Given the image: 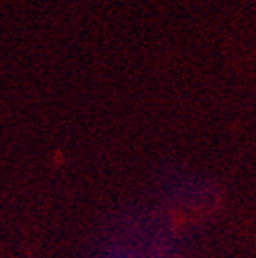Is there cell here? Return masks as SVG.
Wrapping results in <instances>:
<instances>
[{
    "mask_svg": "<svg viewBox=\"0 0 256 258\" xmlns=\"http://www.w3.org/2000/svg\"><path fill=\"white\" fill-rule=\"evenodd\" d=\"M184 231L161 205H136L108 219L86 258H183Z\"/></svg>",
    "mask_w": 256,
    "mask_h": 258,
    "instance_id": "1",
    "label": "cell"
},
{
    "mask_svg": "<svg viewBox=\"0 0 256 258\" xmlns=\"http://www.w3.org/2000/svg\"><path fill=\"white\" fill-rule=\"evenodd\" d=\"M154 190L161 206L183 212H210L219 201L215 183L196 170L168 167L154 177Z\"/></svg>",
    "mask_w": 256,
    "mask_h": 258,
    "instance_id": "2",
    "label": "cell"
}]
</instances>
